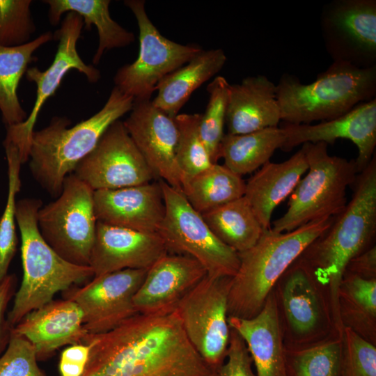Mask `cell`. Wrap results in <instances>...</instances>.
<instances>
[{"label": "cell", "instance_id": "2", "mask_svg": "<svg viewBox=\"0 0 376 376\" xmlns=\"http://www.w3.org/2000/svg\"><path fill=\"white\" fill-rule=\"evenodd\" d=\"M352 200L330 227L299 257L329 291L334 324L342 333L338 293L348 263L366 251L376 233V159L357 175Z\"/></svg>", "mask_w": 376, "mask_h": 376}, {"label": "cell", "instance_id": "1", "mask_svg": "<svg viewBox=\"0 0 376 376\" xmlns=\"http://www.w3.org/2000/svg\"><path fill=\"white\" fill-rule=\"evenodd\" d=\"M90 347L82 376H209L208 366L190 343L175 311L137 313L113 329L86 334Z\"/></svg>", "mask_w": 376, "mask_h": 376}, {"label": "cell", "instance_id": "4", "mask_svg": "<svg viewBox=\"0 0 376 376\" xmlns=\"http://www.w3.org/2000/svg\"><path fill=\"white\" fill-rule=\"evenodd\" d=\"M334 217L311 221L286 233L264 230L257 242L238 253L240 265L232 277L228 316L251 318L263 308L275 283L307 247L331 225Z\"/></svg>", "mask_w": 376, "mask_h": 376}, {"label": "cell", "instance_id": "36", "mask_svg": "<svg viewBox=\"0 0 376 376\" xmlns=\"http://www.w3.org/2000/svg\"><path fill=\"white\" fill-rule=\"evenodd\" d=\"M229 86L225 77L217 76L207 87L209 100L205 113L201 114L199 128L201 139L212 164H217L221 158L220 146L224 135Z\"/></svg>", "mask_w": 376, "mask_h": 376}, {"label": "cell", "instance_id": "17", "mask_svg": "<svg viewBox=\"0 0 376 376\" xmlns=\"http://www.w3.org/2000/svg\"><path fill=\"white\" fill-rule=\"evenodd\" d=\"M285 134L282 150H291L306 143H334L338 139L351 141L358 149L354 159L358 173L370 163L376 146V98L361 102L347 113L315 125L289 124L281 127Z\"/></svg>", "mask_w": 376, "mask_h": 376}, {"label": "cell", "instance_id": "30", "mask_svg": "<svg viewBox=\"0 0 376 376\" xmlns=\"http://www.w3.org/2000/svg\"><path fill=\"white\" fill-rule=\"evenodd\" d=\"M201 214L214 235L237 253L252 247L265 230L244 196Z\"/></svg>", "mask_w": 376, "mask_h": 376}, {"label": "cell", "instance_id": "41", "mask_svg": "<svg viewBox=\"0 0 376 376\" xmlns=\"http://www.w3.org/2000/svg\"><path fill=\"white\" fill-rule=\"evenodd\" d=\"M90 353L88 345L83 343L71 345L61 353L59 360L61 376H82Z\"/></svg>", "mask_w": 376, "mask_h": 376}, {"label": "cell", "instance_id": "10", "mask_svg": "<svg viewBox=\"0 0 376 376\" xmlns=\"http://www.w3.org/2000/svg\"><path fill=\"white\" fill-rule=\"evenodd\" d=\"M135 16L139 31L136 59L116 72L115 86L134 101L150 100L159 82L182 67L203 49L195 45H181L162 36L149 19L143 0L124 1Z\"/></svg>", "mask_w": 376, "mask_h": 376}, {"label": "cell", "instance_id": "22", "mask_svg": "<svg viewBox=\"0 0 376 376\" xmlns=\"http://www.w3.org/2000/svg\"><path fill=\"white\" fill-rule=\"evenodd\" d=\"M228 322L244 340L256 376H288L279 307L273 291L256 316H228Z\"/></svg>", "mask_w": 376, "mask_h": 376}, {"label": "cell", "instance_id": "38", "mask_svg": "<svg viewBox=\"0 0 376 376\" xmlns=\"http://www.w3.org/2000/svg\"><path fill=\"white\" fill-rule=\"evenodd\" d=\"M341 376H376V347L350 328L342 334Z\"/></svg>", "mask_w": 376, "mask_h": 376}, {"label": "cell", "instance_id": "3", "mask_svg": "<svg viewBox=\"0 0 376 376\" xmlns=\"http://www.w3.org/2000/svg\"><path fill=\"white\" fill-rule=\"evenodd\" d=\"M134 99L114 86L102 108L90 118L70 126L66 117H54L49 125L33 132L29 152L34 179L57 198L65 178L96 146L107 129L133 107Z\"/></svg>", "mask_w": 376, "mask_h": 376}, {"label": "cell", "instance_id": "28", "mask_svg": "<svg viewBox=\"0 0 376 376\" xmlns=\"http://www.w3.org/2000/svg\"><path fill=\"white\" fill-rule=\"evenodd\" d=\"M53 36L48 31L20 46L0 45V112L6 127L26 119L28 115L19 100L17 88L29 63L37 59L33 53Z\"/></svg>", "mask_w": 376, "mask_h": 376}, {"label": "cell", "instance_id": "8", "mask_svg": "<svg viewBox=\"0 0 376 376\" xmlns=\"http://www.w3.org/2000/svg\"><path fill=\"white\" fill-rule=\"evenodd\" d=\"M159 182L165 214L157 233L168 252L194 258L209 276H234L240 265L238 253L214 235L181 191L162 180Z\"/></svg>", "mask_w": 376, "mask_h": 376}, {"label": "cell", "instance_id": "15", "mask_svg": "<svg viewBox=\"0 0 376 376\" xmlns=\"http://www.w3.org/2000/svg\"><path fill=\"white\" fill-rule=\"evenodd\" d=\"M147 270L126 269L93 276L87 284L65 293L84 315L87 334L109 331L137 314L133 298Z\"/></svg>", "mask_w": 376, "mask_h": 376}, {"label": "cell", "instance_id": "24", "mask_svg": "<svg viewBox=\"0 0 376 376\" xmlns=\"http://www.w3.org/2000/svg\"><path fill=\"white\" fill-rule=\"evenodd\" d=\"M308 168L301 148L284 162H267L246 182L244 196L265 230L270 228L274 209L293 191Z\"/></svg>", "mask_w": 376, "mask_h": 376}, {"label": "cell", "instance_id": "11", "mask_svg": "<svg viewBox=\"0 0 376 376\" xmlns=\"http://www.w3.org/2000/svg\"><path fill=\"white\" fill-rule=\"evenodd\" d=\"M231 279L206 274L175 308L190 343L215 370L224 361L229 343L228 298Z\"/></svg>", "mask_w": 376, "mask_h": 376}, {"label": "cell", "instance_id": "43", "mask_svg": "<svg viewBox=\"0 0 376 376\" xmlns=\"http://www.w3.org/2000/svg\"><path fill=\"white\" fill-rule=\"evenodd\" d=\"M16 277L14 274H8L0 283V349L4 344L6 337L10 334L5 313L8 302L14 295Z\"/></svg>", "mask_w": 376, "mask_h": 376}, {"label": "cell", "instance_id": "20", "mask_svg": "<svg viewBox=\"0 0 376 376\" xmlns=\"http://www.w3.org/2000/svg\"><path fill=\"white\" fill-rule=\"evenodd\" d=\"M97 221L145 233H157L165 214L161 185L148 182L93 192Z\"/></svg>", "mask_w": 376, "mask_h": 376}, {"label": "cell", "instance_id": "13", "mask_svg": "<svg viewBox=\"0 0 376 376\" xmlns=\"http://www.w3.org/2000/svg\"><path fill=\"white\" fill-rule=\"evenodd\" d=\"M325 49L334 62L376 66V1L333 0L320 15Z\"/></svg>", "mask_w": 376, "mask_h": 376}, {"label": "cell", "instance_id": "29", "mask_svg": "<svg viewBox=\"0 0 376 376\" xmlns=\"http://www.w3.org/2000/svg\"><path fill=\"white\" fill-rule=\"evenodd\" d=\"M285 134L281 127H267L244 134H224L220 157L224 166L242 177L269 161L276 150L283 148Z\"/></svg>", "mask_w": 376, "mask_h": 376}, {"label": "cell", "instance_id": "7", "mask_svg": "<svg viewBox=\"0 0 376 376\" xmlns=\"http://www.w3.org/2000/svg\"><path fill=\"white\" fill-rule=\"evenodd\" d=\"M323 142L302 145L307 174L292 192L288 210L271 228L286 233L311 221L335 217L347 205V189L357 177L354 159L330 155Z\"/></svg>", "mask_w": 376, "mask_h": 376}, {"label": "cell", "instance_id": "26", "mask_svg": "<svg viewBox=\"0 0 376 376\" xmlns=\"http://www.w3.org/2000/svg\"><path fill=\"white\" fill-rule=\"evenodd\" d=\"M227 57L221 49L202 50L185 65L165 76L157 84L152 104L175 118L191 93L217 74Z\"/></svg>", "mask_w": 376, "mask_h": 376}, {"label": "cell", "instance_id": "37", "mask_svg": "<svg viewBox=\"0 0 376 376\" xmlns=\"http://www.w3.org/2000/svg\"><path fill=\"white\" fill-rule=\"evenodd\" d=\"M31 0H0V45L17 47L30 42L36 31Z\"/></svg>", "mask_w": 376, "mask_h": 376}, {"label": "cell", "instance_id": "34", "mask_svg": "<svg viewBox=\"0 0 376 376\" xmlns=\"http://www.w3.org/2000/svg\"><path fill=\"white\" fill-rule=\"evenodd\" d=\"M288 376H341L342 338L304 349L285 350Z\"/></svg>", "mask_w": 376, "mask_h": 376}, {"label": "cell", "instance_id": "33", "mask_svg": "<svg viewBox=\"0 0 376 376\" xmlns=\"http://www.w3.org/2000/svg\"><path fill=\"white\" fill-rule=\"evenodd\" d=\"M8 166V195L3 212L0 218V283L8 275L15 256L17 238L16 233V196L21 188L19 152L11 143L3 144Z\"/></svg>", "mask_w": 376, "mask_h": 376}, {"label": "cell", "instance_id": "35", "mask_svg": "<svg viewBox=\"0 0 376 376\" xmlns=\"http://www.w3.org/2000/svg\"><path fill=\"white\" fill-rule=\"evenodd\" d=\"M174 118L178 130L176 159L184 180L213 164L200 134L201 113H178Z\"/></svg>", "mask_w": 376, "mask_h": 376}, {"label": "cell", "instance_id": "31", "mask_svg": "<svg viewBox=\"0 0 376 376\" xmlns=\"http://www.w3.org/2000/svg\"><path fill=\"white\" fill-rule=\"evenodd\" d=\"M338 310L343 327L364 339L376 341V279L344 274L338 293Z\"/></svg>", "mask_w": 376, "mask_h": 376}, {"label": "cell", "instance_id": "23", "mask_svg": "<svg viewBox=\"0 0 376 376\" xmlns=\"http://www.w3.org/2000/svg\"><path fill=\"white\" fill-rule=\"evenodd\" d=\"M281 120L276 86L263 75L249 76L230 84L226 124L236 135L279 127Z\"/></svg>", "mask_w": 376, "mask_h": 376}, {"label": "cell", "instance_id": "5", "mask_svg": "<svg viewBox=\"0 0 376 376\" xmlns=\"http://www.w3.org/2000/svg\"><path fill=\"white\" fill-rule=\"evenodd\" d=\"M42 206V201L33 198H24L16 203L23 276L6 318L10 329L27 313L52 301L57 292L94 276L90 266L65 260L43 239L37 221Z\"/></svg>", "mask_w": 376, "mask_h": 376}, {"label": "cell", "instance_id": "19", "mask_svg": "<svg viewBox=\"0 0 376 376\" xmlns=\"http://www.w3.org/2000/svg\"><path fill=\"white\" fill-rule=\"evenodd\" d=\"M207 272L194 258L169 253L148 270L133 298L137 313L163 314L175 310L182 297Z\"/></svg>", "mask_w": 376, "mask_h": 376}, {"label": "cell", "instance_id": "25", "mask_svg": "<svg viewBox=\"0 0 376 376\" xmlns=\"http://www.w3.org/2000/svg\"><path fill=\"white\" fill-rule=\"evenodd\" d=\"M281 301L291 331L299 336L315 331L322 318L318 280L311 267L298 258L285 272Z\"/></svg>", "mask_w": 376, "mask_h": 376}, {"label": "cell", "instance_id": "44", "mask_svg": "<svg viewBox=\"0 0 376 376\" xmlns=\"http://www.w3.org/2000/svg\"><path fill=\"white\" fill-rule=\"evenodd\" d=\"M209 376H218L217 370L213 371Z\"/></svg>", "mask_w": 376, "mask_h": 376}, {"label": "cell", "instance_id": "18", "mask_svg": "<svg viewBox=\"0 0 376 376\" xmlns=\"http://www.w3.org/2000/svg\"><path fill=\"white\" fill-rule=\"evenodd\" d=\"M169 252L157 233L97 221L89 266L94 276L126 269L148 270Z\"/></svg>", "mask_w": 376, "mask_h": 376}, {"label": "cell", "instance_id": "39", "mask_svg": "<svg viewBox=\"0 0 376 376\" xmlns=\"http://www.w3.org/2000/svg\"><path fill=\"white\" fill-rule=\"evenodd\" d=\"M0 376H47L40 368L33 345L10 331L8 346L0 357Z\"/></svg>", "mask_w": 376, "mask_h": 376}, {"label": "cell", "instance_id": "16", "mask_svg": "<svg viewBox=\"0 0 376 376\" xmlns=\"http://www.w3.org/2000/svg\"><path fill=\"white\" fill-rule=\"evenodd\" d=\"M130 112L123 125L146 163L157 178L182 191L175 118L156 107L151 100L134 101Z\"/></svg>", "mask_w": 376, "mask_h": 376}, {"label": "cell", "instance_id": "6", "mask_svg": "<svg viewBox=\"0 0 376 376\" xmlns=\"http://www.w3.org/2000/svg\"><path fill=\"white\" fill-rule=\"evenodd\" d=\"M276 86L281 120L310 124L338 118L376 95V66L359 68L334 62L311 84L283 74Z\"/></svg>", "mask_w": 376, "mask_h": 376}, {"label": "cell", "instance_id": "14", "mask_svg": "<svg viewBox=\"0 0 376 376\" xmlns=\"http://www.w3.org/2000/svg\"><path fill=\"white\" fill-rule=\"evenodd\" d=\"M72 173L93 191L136 186L157 178L120 120L107 129Z\"/></svg>", "mask_w": 376, "mask_h": 376}, {"label": "cell", "instance_id": "12", "mask_svg": "<svg viewBox=\"0 0 376 376\" xmlns=\"http://www.w3.org/2000/svg\"><path fill=\"white\" fill-rule=\"evenodd\" d=\"M83 27V19L79 15L72 12L66 13L60 29L53 35L58 44L52 64L44 71L38 67L26 70L27 80L37 86L36 101L31 113L24 122L6 127L3 142V144L11 143L17 147L22 164L29 159L31 136L39 113L45 102L55 93L65 75L72 70H77L91 83H96L100 79V70L93 65L85 63L77 52V44Z\"/></svg>", "mask_w": 376, "mask_h": 376}, {"label": "cell", "instance_id": "21", "mask_svg": "<svg viewBox=\"0 0 376 376\" xmlns=\"http://www.w3.org/2000/svg\"><path fill=\"white\" fill-rule=\"evenodd\" d=\"M10 331L27 340L38 360L65 345L80 343L87 334L84 315L72 300H52L27 313Z\"/></svg>", "mask_w": 376, "mask_h": 376}, {"label": "cell", "instance_id": "9", "mask_svg": "<svg viewBox=\"0 0 376 376\" xmlns=\"http://www.w3.org/2000/svg\"><path fill=\"white\" fill-rule=\"evenodd\" d=\"M94 191L73 173L64 180L56 199L38 212L39 231L45 242L65 260L89 266L97 219Z\"/></svg>", "mask_w": 376, "mask_h": 376}, {"label": "cell", "instance_id": "42", "mask_svg": "<svg viewBox=\"0 0 376 376\" xmlns=\"http://www.w3.org/2000/svg\"><path fill=\"white\" fill-rule=\"evenodd\" d=\"M344 274H354L365 279H376L375 246L353 258L348 263Z\"/></svg>", "mask_w": 376, "mask_h": 376}, {"label": "cell", "instance_id": "27", "mask_svg": "<svg viewBox=\"0 0 376 376\" xmlns=\"http://www.w3.org/2000/svg\"><path fill=\"white\" fill-rule=\"evenodd\" d=\"M49 7L48 17L52 25L56 26L65 13H75L84 21L88 31L93 24L97 31L99 44L93 58L97 65L105 51L128 46L134 42L133 33L125 29L114 21L109 13V0H45Z\"/></svg>", "mask_w": 376, "mask_h": 376}, {"label": "cell", "instance_id": "32", "mask_svg": "<svg viewBox=\"0 0 376 376\" xmlns=\"http://www.w3.org/2000/svg\"><path fill=\"white\" fill-rule=\"evenodd\" d=\"M245 187L241 176L217 163L184 180L182 192L192 207L201 214L244 196Z\"/></svg>", "mask_w": 376, "mask_h": 376}, {"label": "cell", "instance_id": "40", "mask_svg": "<svg viewBox=\"0 0 376 376\" xmlns=\"http://www.w3.org/2000/svg\"><path fill=\"white\" fill-rule=\"evenodd\" d=\"M253 361L241 336L230 328L229 343L223 363L216 370L218 376H256Z\"/></svg>", "mask_w": 376, "mask_h": 376}]
</instances>
